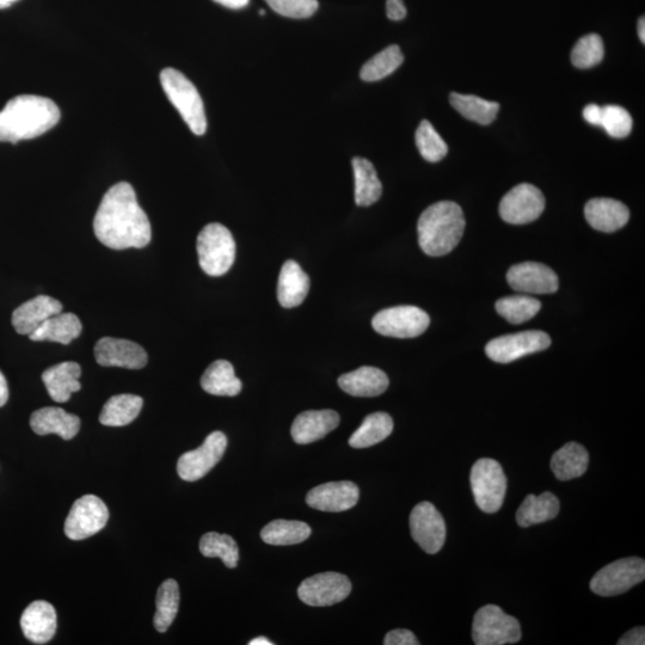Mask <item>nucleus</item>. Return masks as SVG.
<instances>
[{
  "label": "nucleus",
  "mask_w": 645,
  "mask_h": 645,
  "mask_svg": "<svg viewBox=\"0 0 645 645\" xmlns=\"http://www.w3.org/2000/svg\"><path fill=\"white\" fill-rule=\"evenodd\" d=\"M95 235L113 250L145 248L151 242L149 218L138 204L131 184H115L103 196L94 220Z\"/></svg>",
  "instance_id": "1"
},
{
  "label": "nucleus",
  "mask_w": 645,
  "mask_h": 645,
  "mask_svg": "<svg viewBox=\"0 0 645 645\" xmlns=\"http://www.w3.org/2000/svg\"><path fill=\"white\" fill-rule=\"evenodd\" d=\"M60 110L49 98L21 95L12 98L0 112V143L40 137L58 124Z\"/></svg>",
  "instance_id": "2"
},
{
  "label": "nucleus",
  "mask_w": 645,
  "mask_h": 645,
  "mask_svg": "<svg viewBox=\"0 0 645 645\" xmlns=\"http://www.w3.org/2000/svg\"><path fill=\"white\" fill-rule=\"evenodd\" d=\"M465 230L462 207L456 202L440 201L421 214L417 232L423 253L432 257L450 254L457 247Z\"/></svg>",
  "instance_id": "3"
},
{
  "label": "nucleus",
  "mask_w": 645,
  "mask_h": 645,
  "mask_svg": "<svg viewBox=\"0 0 645 645\" xmlns=\"http://www.w3.org/2000/svg\"><path fill=\"white\" fill-rule=\"evenodd\" d=\"M161 83L165 95L181 114L190 131L196 135H204L207 131L205 106L195 85L175 69L163 70Z\"/></svg>",
  "instance_id": "4"
},
{
  "label": "nucleus",
  "mask_w": 645,
  "mask_h": 645,
  "mask_svg": "<svg viewBox=\"0 0 645 645\" xmlns=\"http://www.w3.org/2000/svg\"><path fill=\"white\" fill-rule=\"evenodd\" d=\"M198 249L200 267L207 275H225L236 258V242L227 227L221 224H210L199 233Z\"/></svg>",
  "instance_id": "5"
},
{
  "label": "nucleus",
  "mask_w": 645,
  "mask_h": 645,
  "mask_svg": "<svg viewBox=\"0 0 645 645\" xmlns=\"http://www.w3.org/2000/svg\"><path fill=\"white\" fill-rule=\"evenodd\" d=\"M470 481L476 505L484 513L499 512L507 493V477L501 464L490 458L477 460Z\"/></svg>",
  "instance_id": "6"
},
{
  "label": "nucleus",
  "mask_w": 645,
  "mask_h": 645,
  "mask_svg": "<svg viewBox=\"0 0 645 645\" xmlns=\"http://www.w3.org/2000/svg\"><path fill=\"white\" fill-rule=\"evenodd\" d=\"M472 638L477 645L514 644L521 640L518 620L496 605H487L478 610L473 618Z\"/></svg>",
  "instance_id": "7"
},
{
  "label": "nucleus",
  "mask_w": 645,
  "mask_h": 645,
  "mask_svg": "<svg viewBox=\"0 0 645 645\" xmlns=\"http://www.w3.org/2000/svg\"><path fill=\"white\" fill-rule=\"evenodd\" d=\"M645 579V562L629 557L606 565L591 581L592 592L600 597L624 594Z\"/></svg>",
  "instance_id": "8"
},
{
  "label": "nucleus",
  "mask_w": 645,
  "mask_h": 645,
  "mask_svg": "<svg viewBox=\"0 0 645 645\" xmlns=\"http://www.w3.org/2000/svg\"><path fill=\"white\" fill-rule=\"evenodd\" d=\"M430 324L428 313L417 306L390 307L373 317L372 327L378 334L396 339H413L425 333Z\"/></svg>",
  "instance_id": "9"
},
{
  "label": "nucleus",
  "mask_w": 645,
  "mask_h": 645,
  "mask_svg": "<svg viewBox=\"0 0 645 645\" xmlns=\"http://www.w3.org/2000/svg\"><path fill=\"white\" fill-rule=\"evenodd\" d=\"M109 519V511L100 497L85 495L71 508L65 521V534L72 540H83L103 530Z\"/></svg>",
  "instance_id": "10"
},
{
  "label": "nucleus",
  "mask_w": 645,
  "mask_h": 645,
  "mask_svg": "<svg viewBox=\"0 0 645 645\" xmlns=\"http://www.w3.org/2000/svg\"><path fill=\"white\" fill-rule=\"evenodd\" d=\"M551 344L550 336L544 331H522V333L505 335L491 340L485 353L488 358L499 364H509L526 355L542 352Z\"/></svg>",
  "instance_id": "11"
},
{
  "label": "nucleus",
  "mask_w": 645,
  "mask_h": 645,
  "mask_svg": "<svg viewBox=\"0 0 645 645\" xmlns=\"http://www.w3.org/2000/svg\"><path fill=\"white\" fill-rule=\"evenodd\" d=\"M226 448V435L221 432H213L207 436L202 446L194 451L184 453L178 459V476L187 482L199 481L220 462Z\"/></svg>",
  "instance_id": "12"
},
{
  "label": "nucleus",
  "mask_w": 645,
  "mask_h": 645,
  "mask_svg": "<svg viewBox=\"0 0 645 645\" xmlns=\"http://www.w3.org/2000/svg\"><path fill=\"white\" fill-rule=\"evenodd\" d=\"M352 593V582L339 573H323L309 577L301 582L298 597L304 604L313 607H325L348 598Z\"/></svg>",
  "instance_id": "13"
},
{
  "label": "nucleus",
  "mask_w": 645,
  "mask_h": 645,
  "mask_svg": "<svg viewBox=\"0 0 645 645\" xmlns=\"http://www.w3.org/2000/svg\"><path fill=\"white\" fill-rule=\"evenodd\" d=\"M545 210L542 192L532 184L522 183L503 196L500 215L508 224L525 225L537 220Z\"/></svg>",
  "instance_id": "14"
},
{
  "label": "nucleus",
  "mask_w": 645,
  "mask_h": 645,
  "mask_svg": "<svg viewBox=\"0 0 645 645\" xmlns=\"http://www.w3.org/2000/svg\"><path fill=\"white\" fill-rule=\"evenodd\" d=\"M410 531L415 542L429 555L438 554L445 544L446 524L430 502L419 503L410 514Z\"/></svg>",
  "instance_id": "15"
},
{
  "label": "nucleus",
  "mask_w": 645,
  "mask_h": 645,
  "mask_svg": "<svg viewBox=\"0 0 645 645\" xmlns=\"http://www.w3.org/2000/svg\"><path fill=\"white\" fill-rule=\"evenodd\" d=\"M508 284L514 291L525 294H551L558 290V276L542 263L515 264L507 273Z\"/></svg>",
  "instance_id": "16"
},
{
  "label": "nucleus",
  "mask_w": 645,
  "mask_h": 645,
  "mask_svg": "<svg viewBox=\"0 0 645 645\" xmlns=\"http://www.w3.org/2000/svg\"><path fill=\"white\" fill-rule=\"evenodd\" d=\"M359 497L360 490L355 483L330 482L310 490L306 496V503L317 511L341 513L355 507Z\"/></svg>",
  "instance_id": "17"
},
{
  "label": "nucleus",
  "mask_w": 645,
  "mask_h": 645,
  "mask_svg": "<svg viewBox=\"0 0 645 645\" xmlns=\"http://www.w3.org/2000/svg\"><path fill=\"white\" fill-rule=\"evenodd\" d=\"M95 358L103 367H122L128 370H140L147 364V353L138 343L103 337L96 343Z\"/></svg>",
  "instance_id": "18"
},
{
  "label": "nucleus",
  "mask_w": 645,
  "mask_h": 645,
  "mask_svg": "<svg viewBox=\"0 0 645 645\" xmlns=\"http://www.w3.org/2000/svg\"><path fill=\"white\" fill-rule=\"evenodd\" d=\"M340 415L334 410H309L297 416L292 425V438L299 445L311 444L324 438L340 425Z\"/></svg>",
  "instance_id": "19"
},
{
  "label": "nucleus",
  "mask_w": 645,
  "mask_h": 645,
  "mask_svg": "<svg viewBox=\"0 0 645 645\" xmlns=\"http://www.w3.org/2000/svg\"><path fill=\"white\" fill-rule=\"evenodd\" d=\"M21 628L24 636L32 643L46 644L52 640L57 631V612L47 601H34L21 617Z\"/></svg>",
  "instance_id": "20"
},
{
  "label": "nucleus",
  "mask_w": 645,
  "mask_h": 645,
  "mask_svg": "<svg viewBox=\"0 0 645 645\" xmlns=\"http://www.w3.org/2000/svg\"><path fill=\"white\" fill-rule=\"evenodd\" d=\"M63 311V304L59 300L47 296H39L26 301L12 313V327L17 334H33L40 325Z\"/></svg>",
  "instance_id": "21"
},
{
  "label": "nucleus",
  "mask_w": 645,
  "mask_h": 645,
  "mask_svg": "<svg viewBox=\"0 0 645 645\" xmlns=\"http://www.w3.org/2000/svg\"><path fill=\"white\" fill-rule=\"evenodd\" d=\"M585 214L594 230L606 233L622 229L630 219L629 208L623 202L607 198L588 201Z\"/></svg>",
  "instance_id": "22"
},
{
  "label": "nucleus",
  "mask_w": 645,
  "mask_h": 645,
  "mask_svg": "<svg viewBox=\"0 0 645 645\" xmlns=\"http://www.w3.org/2000/svg\"><path fill=\"white\" fill-rule=\"evenodd\" d=\"M30 427L38 435L57 434L64 440H71L81 429V419L66 413L61 408H42L30 417Z\"/></svg>",
  "instance_id": "23"
},
{
  "label": "nucleus",
  "mask_w": 645,
  "mask_h": 645,
  "mask_svg": "<svg viewBox=\"0 0 645 645\" xmlns=\"http://www.w3.org/2000/svg\"><path fill=\"white\" fill-rule=\"evenodd\" d=\"M81 376L82 367L77 362L67 361L48 368L42 373V380L53 401L66 403L72 393L82 389L79 383Z\"/></svg>",
  "instance_id": "24"
},
{
  "label": "nucleus",
  "mask_w": 645,
  "mask_h": 645,
  "mask_svg": "<svg viewBox=\"0 0 645 645\" xmlns=\"http://www.w3.org/2000/svg\"><path fill=\"white\" fill-rule=\"evenodd\" d=\"M386 373L376 367H360L359 370L343 374L339 378L341 389L354 397H377L389 387Z\"/></svg>",
  "instance_id": "25"
},
{
  "label": "nucleus",
  "mask_w": 645,
  "mask_h": 645,
  "mask_svg": "<svg viewBox=\"0 0 645 645\" xmlns=\"http://www.w3.org/2000/svg\"><path fill=\"white\" fill-rule=\"evenodd\" d=\"M310 291V279L296 261H287L281 268L278 282L279 303L285 309L303 304Z\"/></svg>",
  "instance_id": "26"
},
{
  "label": "nucleus",
  "mask_w": 645,
  "mask_h": 645,
  "mask_svg": "<svg viewBox=\"0 0 645 645\" xmlns=\"http://www.w3.org/2000/svg\"><path fill=\"white\" fill-rule=\"evenodd\" d=\"M82 322L75 313H58L43 322L29 339L34 342L51 341L61 344H70L81 336Z\"/></svg>",
  "instance_id": "27"
},
{
  "label": "nucleus",
  "mask_w": 645,
  "mask_h": 645,
  "mask_svg": "<svg viewBox=\"0 0 645 645\" xmlns=\"http://www.w3.org/2000/svg\"><path fill=\"white\" fill-rule=\"evenodd\" d=\"M355 178V204L368 207L382 198L383 184L380 182L374 165L365 158L353 159Z\"/></svg>",
  "instance_id": "28"
},
{
  "label": "nucleus",
  "mask_w": 645,
  "mask_h": 645,
  "mask_svg": "<svg viewBox=\"0 0 645 645\" xmlns=\"http://www.w3.org/2000/svg\"><path fill=\"white\" fill-rule=\"evenodd\" d=\"M201 386L214 396L235 397L242 391V382L236 377L235 368L226 360L214 361L201 378Z\"/></svg>",
  "instance_id": "29"
},
{
  "label": "nucleus",
  "mask_w": 645,
  "mask_h": 645,
  "mask_svg": "<svg viewBox=\"0 0 645 645\" xmlns=\"http://www.w3.org/2000/svg\"><path fill=\"white\" fill-rule=\"evenodd\" d=\"M589 454L577 442H569L558 450L551 459V470L559 481L579 478L588 469Z\"/></svg>",
  "instance_id": "30"
},
{
  "label": "nucleus",
  "mask_w": 645,
  "mask_h": 645,
  "mask_svg": "<svg viewBox=\"0 0 645 645\" xmlns=\"http://www.w3.org/2000/svg\"><path fill=\"white\" fill-rule=\"evenodd\" d=\"M559 501L554 494L528 495L516 512V522L521 527L542 524L555 519L559 513Z\"/></svg>",
  "instance_id": "31"
},
{
  "label": "nucleus",
  "mask_w": 645,
  "mask_h": 645,
  "mask_svg": "<svg viewBox=\"0 0 645 645\" xmlns=\"http://www.w3.org/2000/svg\"><path fill=\"white\" fill-rule=\"evenodd\" d=\"M143 398L118 395L108 399L101 411L100 422L107 427H124L132 423L143 409Z\"/></svg>",
  "instance_id": "32"
},
{
  "label": "nucleus",
  "mask_w": 645,
  "mask_h": 645,
  "mask_svg": "<svg viewBox=\"0 0 645 645\" xmlns=\"http://www.w3.org/2000/svg\"><path fill=\"white\" fill-rule=\"evenodd\" d=\"M311 527L297 520H274L261 531L264 543L275 546L296 545L311 536Z\"/></svg>",
  "instance_id": "33"
},
{
  "label": "nucleus",
  "mask_w": 645,
  "mask_h": 645,
  "mask_svg": "<svg viewBox=\"0 0 645 645\" xmlns=\"http://www.w3.org/2000/svg\"><path fill=\"white\" fill-rule=\"evenodd\" d=\"M393 430L392 417L386 413L368 415L356 432L350 436L353 448H367L389 438Z\"/></svg>",
  "instance_id": "34"
},
{
  "label": "nucleus",
  "mask_w": 645,
  "mask_h": 645,
  "mask_svg": "<svg viewBox=\"0 0 645 645\" xmlns=\"http://www.w3.org/2000/svg\"><path fill=\"white\" fill-rule=\"evenodd\" d=\"M450 102L465 119L477 122L479 125H490L500 110L499 103L483 100L478 96L457 94V92H452Z\"/></svg>",
  "instance_id": "35"
},
{
  "label": "nucleus",
  "mask_w": 645,
  "mask_h": 645,
  "mask_svg": "<svg viewBox=\"0 0 645 645\" xmlns=\"http://www.w3.org/2000/svg\"><path fill=\"white\" fill-rule=\"evenodd\" d=\"M157 612L153 623L159 632L168 631L178 613L180 607V588L175 580H167L162 583L157 592Z\"/></svg>",
  "instance_id": "36"
},
{
  "label": "nucleus",
  "mask_w": 645,
  "mask_h": 645,
  "mask_svg": "<svg viewBox=\"0 0 645 645\" xmlns=\"http://www.w3.org/2000/svg\"><path fill=\"white\" fill-rule=\"evenodd\" d=\"M404 57L397 45H392L379 52L362 66L360 77L365 82H378L389 77L403 64Z\"/></svg>",
  "instance_id": "37"
},
{
  "label": "nucleus",
  "mask_w": 645,
  "mask_h": 645,
  "mask_svg": "<svg viewBox=\"0 0 645 645\" xmlns=\"http://www.w3.org/2000/svg\"><path fill=\"white\" fill-rule=\"evenodd\" d=\"M201 554L208 558L219 557L227 568L237 567L239 549L236 540L227 534L206 533L200 540Z\"/></svg>",
  "instance_id": "38"
},
{
  "label": "nucleus",
  "mask_w": 645,
  "mask_h": 645,
  "mask_svg": "<svg viewBox=\"0 0 645 645\" xmlns=\"http://www.w3.org/2000/svg\"><path fill=\"white\" fill-rule=\"evenodd\" d=\"M496 311L509 323L522 324L530 321L542 309V303L530 296H513L497 301Z\"/></svg>",
  "instance_id": "39"
},
{
  "label": "nucleus",
  "mask_w": 645,
  "mask_h": 645,
  "mask_svg": "<svg viewBox=\"0 0 645 645\" xmlns=\"http://www.w3.org/2000/svg\"><path fill=\"white\" fill-rule=\"evenodd\" d=\"M604 41L598 34H588L577 41L573 52H571V63L577 69H591L597 66L604 59Z\"/></svg>",
  "instance_id": "40"
},
{
  "label": "nucleus",
  "mask_w": 645,
  "mask_h": 645,
  "mask_svg": "<svg viewBox=\"0 0 645 645\" xmlns=\"http://www.w3.org/2000/svg\"><path fill=\"white\" fill-rule=\"evenodd\" d=\"M416 145L421 156L430 163L440 162L448 153V146L429 121L421 122L416 131Z\"/></svg>",
  "instance_id": "41"
},
{
  "label": "nucleus",
  "mask_w": 645,
  "mask_h": 645,
  "mask_svg": "<svg viewBox=\"0 0 645 645\" xmlns=\"http://www.w3.org/2000/svg\"><path fill=\"white\" fill-rule=\"evenodd\" d=\"M632 118L628 110L619 106L602 107L601 127L612 138L623 139L632 131Z\"/></svg>",
  "instance_id": "42"
},
{
  "label": "nucleus",
  "mask_w": 645,
  "mask_h": 645,
  "mask_svg": "<svg viewBox=\"0 0 645 645\" xmlns=\"http://www.w3.org/2000/svg\"><path fill=\"white\" fill-rule=\"evenodd\" d=\"M279 15L290 18H309L318 10L317 0H266Z\"/></svg>",
  "instance_id": "43"
},
{
  "label": "nucleus",
  "mask_w": 645,
  "mask_h": 645,
  "mask_svg": "<svg viewBox=\"0 0 645 645\" xmlns=\"http://www.w3.org/2000/svg\"><path fill=\"white\" fill-rule=\"evenodd\" d=\"M385 645H419L413 632L404 629L392 630L385 636Z\"/></svg>",
  "instance_id": "44"
},
{
  "label": "nucleus",
  "mask_w": 645,
  "mask_h": 645,
  "mask_svg": "<svg viewBox=\"0 0 645 645\" xmlns=\"http://www.w3.org/2000/svg\"><path fill=\"white\" fill-rule=\"evenodd\" d=\"M386 14L391 21H402L407 16V8H405L403 0H387Z\"/></svg>",
  "instance_id": "45"
},
{
  "label": "nucleus",
  "mask_w": 645,
  "mask_h": 645,
  "mask_svg": "<svg viewBox=\"0 0 645 645\" xmlns=\"http://www.w3.org/2000/svg\"><path fill=\"white\" fill-rule=\"evenodd\" d=\"M645 644V629L641 628L632 629L620 638L618 645H644Z\"/></svg>",
  "instance_id": "46"
},
{
  "label": "nucleus",
  "mask_w": 645,
  "mask_h": 645,
  "mask_svg": "<svg viewBox=\"0 0 645 645\" xmlns=\"http://www.w3.org/2000/svg\"><path fill=\"white\" fill-rule=\"evenodd\" d=\"M582 114L588 124L601 127L602 107L598 106V104H589L583 109Z\"/></svg>",
  "instance_id": "47"
},
{
  "label": "nucleus",
  "mask_w": 645,
  "mask_h": 645,
  "mask_svg": "<svg viewBox=\"0 0 645 645\" xmlns=\"http://www.w3.org/2000/svg\"><path fill=\"white\" fill-rule=\"evenodd\" d=\"M214 2L226 6V8L238 10L245 8L250 0H214Z\"/></svg>",
  "instance_id": "48"
},
{
  "label": "nucleus",
  "mask_w": 645,
  "mask_h": 645,
  "mask_svg": "<svg viewBox=\"0 0 645 645\" xmlns=\"http://www.w3.org/2000/svg\"><path fill=\"white\" fill-rule=\"evenodd\" d=\"M9 399V386L8 382L4 377V374L0 372V408L4 407L6 402Z\"/></svg>",
  "instance_id": "49"
},
{
  "label": "nucleus",
  "mask_w": 645,
  "mask_h": 645,
  "mask_svg": "<svg viewBox=\"0 0 645 645\" xmlns=\"http://www.w3.org/2000/svg\"><path fill=\"white\" fill-rule=\"evenodd\" d=\"M638 36H640V40L644 43L645 42V20H644V17H641V20L638 21Z\"/></svg>",
  "instance_id": "50"
},
{
  "label": "nucleus",
  "mask_w": 645,
  "mask_h": 645,
  "mask_svg": "<svg viewBox=\"0 0 645 645\" xmlns=\"http://www.w3.org/2000/svg\"><path fill=\"white\" fill-rule=\"evenodd\" d=\"M273 642L267 640L266 637H257L255 640L249 642V645H273Z\"/></svg>",
  "instance_id": "51"
},
{
  "label": "nucleus",
  "mask_w": 645,
  "mask_h": 645,
  "mask_svg": "<svg viewBox=\"0 0 645 645\" xmlns=\"http://www.w3.org/2000/svg\"><path fill=\"white\" fill-rule=\"evenodd\" d=\"M16 2H18V0H0V9L9 8V6Z\"/></svg>",
  "instance_id": "52"
},
{
  "label": "nucleus",
  "mask_w": 645,
  "mask_h": 645,
  "mask_svg": "<svg viewBox=\"0 0 645 645\" xmlns=\"http://www.w3.org/2000/svg\"><path fill=\"white\" fill-rule=\"evenodd\" d=\"M260 15H261V16L266 15V11H264V10H260Z\"/></svg>",
  "instance_id": "53"
}]
</instances>
